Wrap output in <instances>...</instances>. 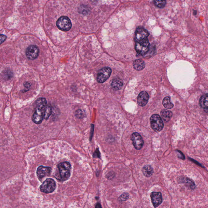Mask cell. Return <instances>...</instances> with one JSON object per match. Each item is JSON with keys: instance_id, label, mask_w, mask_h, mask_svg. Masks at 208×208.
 Returning a JSON list of instances; mask_svg holds the SVG:
<instances>
[{"instance_id": "13", "label": "cell", "mask_w": 208, "mask_h": 208, "mask_svg": "<svg viewBox=\"0 0 208 208\" xmlns=\"http://www.w3.org/2000/svg\"><path fill=\"white\" fill-rule=\"evenodd\" d=\"M149 98V94L146 91L141 92L138 98V103L141 107L145 106L148 103Z\"/></svg>"}, {"instance_id": "26", "label": "cell", "mask_w": 208, "mask_h": 208, "mask_svg": "<svg viewBox=\"0 0 208 208\" xmlns=\"http://www.w3.org/2000/svg\"><path fill=\"white\" fill-rule=\"evenodd\" d=\"M6 39H7L6 36L2 34L0 35V45L4 42L6 40Z\"/></svg>"}, {"instance_id": "8", "label": "cell", "mask_w": 208, "mask_h": 208, "mask_svg": "<svg viewBox=\"0 0 208 208\" xmlns=\"http://www.w3.org/2000/svg\"><path fill=\"white\" fill-rule=\"evenodd\" d=\"M134 147L137 150H140L144 145V140L140 134L138 133H133L130 137Z\"/></svg>"}, {"instance_id": "29", "label": "cell", "mask_w": 208, "mask_h": 208, "mask_svg": "<svg viewBox=\"0 0 208 208\" xmlns=\"http://www.w3.org/2000/svg\"><path fill=\"white\" fill-rule=\"evenodd\" d=\"M95 208H102V207L100 204L97 203L96 205Z\"/></svg>"}, {"instance_id": "27", "label": "cell", "mask_w": 208, "mask_h": 208, "mask_svg": "<svg viewBox=\"0 0 208 208\" xmlns=\"http://www.w3.org/2000/svg\"><path fill=\"white\" fill-rule=\"evenodd\" d=\"M93 157H94L98 158H99L100 157V153L99 151H98V149H97L96 151V152H95Z\"/></svg>"}, {"instance_id": "24", "label": "cell", "mask_w": 208, "mask_h": 208, "mask_svg": "<svg viewBox=\"0 0 208 208\" xmlns=\"http://www.w3.org/2000/svg\"><path fill=\"white\" fill-rule=\"evenodd\" d=\"M129 198V194L128 193H124L119 197V200L121 201H125L128 200Z\"/></svg>"}, {"instance_id": "14", "label": "cell", "mask_w": 208, "mask_h": 208, "mask_svg": "<svg viewBox=\"0 0 208 208\" xmlns=\"http://www.w3.org/2000/svg\"><path fill=\"white\" fill-rule=\"evenodd\" d=\"M161 115L164 121L168 122L170 120L172 116V113L170 111L164 109L161 112Z\"/></svg>"}, {"instance_id": "18", "label": "cell", "mask_w": 208, "mask_h": 208, "mask_svg": "<svg viewBox=\"0 0 208 208\" xmlns=\"http://www.w3.org/2000/svg\"><path fill=\"white\" fill-rule=\"evenodd\" d=\"M143 174L146 177H149L153 175L154 171L153 168L150 165H146L142 169Z\"/></svg>"}, {"instance_id": "4", "label": "cell", "mask_w": 208, "mask_h": 208, "mask_svg": "<svg viewBox=\"0 0 208 208\" xmlns=\"http://www.w3.org/2000/svg\"><path fill=\"white\" fill-rule=\"evenodd\" d=\"M57 26L63 32H68L72 28L71 21L68 17L62 16L57 20Z\"/></svg>"}, {"instance_id": "17", "label": "cell", "mask_w": 208, "mask_h": 208, "mask_svg": "<svg viewBox=\"0 0 208 208\" xmlns=\"http://www.w3.org/2000/svg\"><path fill=\"white\" fill-rule=\"evenodd\" d=\"M133 67L136 70H141L145 66V62L141 59H137L133 62Z\"/></svg>"}, {"instance_id": "21", "label": "cell", "mask_w": 208, "mask_h": 208, "mask_svg": "<svg viewBox=\"0 0 208 208\" xmlns=\"http://www.w3.org/2000/svg\"><path fill=\"white\" fill-rule=\"evenodd\" d=\"M52 112V107L50 104H48L46 107L45 111L44 118L47 119L49 118Z\"/></svg>"}, {"instance_id": "1", "label": "cell", "mask_w": 208, "mask_h": 208, "mask_svg": "<svg viewBox=\"0 0 208 208\" xmlns=\"http://www.w3.org/2000/svg\"><path fill=\"white\" fill-rule=\"evenodd\" d=\"M36 110L32 116V121L36 124H40L44 118L45 111L47 106V100L43 98H39L36 102Z\"/></svg>"}, {"instance_id": "9", "label": "cell", "mask_w": 208, "mask_h": 208, "mask_svg": "<svg viewBox=\"0 0 208 208\" xmlns=\"http://www.w3.org/2000/svg\"><path fill=\"white\" fill-rule=\"evenodd\" d=\"M39 54V49L36 46L31 45L27 48L26 51V56L28 59H36Z\"/></svg>"}, {"instance_id": "10", "label": "cell", "mask_w": 208, "mask_h": 208, "mask_svg": "<svg viewBox=\"0 0 208 208\" xmlns=\"http://www.w3.org/2000/svg\"><path fill=\"white\" fill-rule=\"evenodd\" d=\"M150 198L154 208L158 207L162 203V195L160 192H153L150 194Z\"/></svg>"}, {"instance_id": "12", "label": "cell", "mask_w": 208, "mask_h": 208, "mask_svg": "<svg viewBox=\"0 0 208 208\" xmlns=\"http://www.w3.org/2000/svg\"><path fill=\"white\" fill-rule=\"evenodd\" d=\"M149 35V32L142 27H138L135 32L136 42L146 39Z\"/></svg>"}, {"instance_id": "22", "label": "cell", "mask_w": 208, "mask_h": 208, "mask_svg": "<svg viewBox=\"0 0 208 208\" xmlns=\"http://www.w3.org/2000/svg\"><path fill=\"white\" fill-rule=\"evenodd\" d=\"M2 76L5 79H9L13 77V73L10 70H6L2 72Z\"/></svg>"}, {"instance_id": "7", "label": "cell", "mask_w": 208, "mask_h": 208, "mask_svg": "<svg viewBox=\"0 0 208 208\" xmlns=\"http://www.w3.org/2000/svg\"><path fill=\"white\" fill-rule=\"evenodd\" d=\"M150 43L148 39L136 42L135 49L138 53L144 55L149 51Z\"/></svg>"}, {"instance_id": "5", "label": "cell", "mask_w": 208, "mask_h": 208, "mask_svg": "<svg viewBox=\"0 0 208 208\" xmlns=\"http://www.w3.org/2000/svg\"><path fill=\"white\" fill-rule=\"evenodd\" d=\"M56 187L55 181L52 179H46L40 187V191L45 194L53 192Z\"/></svg>"}, {"instance_id": "6", "label": "cell", "mask_w": 208, "mask_h": 208, "mask_svg": "<svg viewBox=\"0 0 208 208\" xmlns=\"http://www.w3.org/2000/svg\"><path fill=\"white\" fill-rule=\"evenodd\" d=\"M112 73L111 68L109 67H104L100 69L97 74V81L100 83H104L110 77Z\"/></svg>"}, {"instance_id": "2", "label": "cell", "mask_w": 208, "mask_h": 208, "mask_svg": "<svg viewBox=\"0 0 208 208\" xmlns=\"http://www.w3.org/2000/svg\"><path fill=\"white\" fill-rule=\"evenodd\" d=\"M57 167L59 171L61 180L66 181L68 180L70 176L71 166L70 163L67 161L63 162L59 164Z\"/></svg>"}, {"instance_id": "3", "label": "cell", "mask_w": 208, "mask_h": 208, "mask_svg": "<svg viewBox=\"0 0 208 208\" xmlns=\"http://www.w3.org/2000/svg\"><path fill=\"white\" fill-rule=\"evenodd\" d=\"M150 122L152 129L155 131H161L164 128V122L159 115H153L150 118Z\"/></svg>"}, {"instance_id": "23", "label": "cell", "mask_w": 208, "mask_h": 208, "mask_svg": "<svg viewBox=\"0 0 208 208\" xmlns=\"http://www.w3.org/2000/svg\"><path fill=\"white\" fill-rule=\"evenodd\" d=\"M154 5L157 7L159 8H163L166 4V1H154Z\"/></svg>"}, {"instance_id": "25", "label": "cell", "mask_w": 208, "mask_h": 208, "mask_svg": "<svg viewBox=\"0 0 208 208\" xmlns=\"http://www.w3.org/2000/svg\"><path fill=\"white\" fill-rule=\"evenodd\" d=\"M76 116L78 118H81L83 117V113L81 110H77L76 112Z\"/></svg>"}, {"instance_id": "28", "label": "cell", "mask_w": 208, "mask_h": 208, "mask_svg": "<svg viewBox=\"0 0 208 208\" xmlns=\"http://www.w3.org/2000/svg\"><path fill=\"white\" fill-rule=\"evenodd\" d=\"M24 85L25 88H27V89H29L31 86V84L29 82H25L24 84Z\"/></svg>"}, {"instance_id": "11", "label": "cell", "mask_w": 208, "mask_h": 208, "mask_svg": "<svg viewBox=\"0 0 208 208\" xmlns=\"http://www.w3.org/2000/svg\"><path fill=\"white\" fill-rule=\"evenodd\" d=\"M51 172V168L49 167L40 166L37 169V175L40 180L45 177L49 176Z\"/></svg>"}, {"instance_id": "20", "label": "cell", "mask_w": 208, "mask_h": 208, "mask_svg": "<svg viewBox=\"0 0 208 208\" xmlns=\"http://www.w3.org/2000/svg\"><path fill=\"white\" fill-rule=\"evenodd\" d=\"M182 183L185 184L186 186L189 187L190 189H194L195 188V185L194 182L188 178H183L181 179Z\"/></svg>"}, {"instance_id": "16", "label": "cell", "mask_w": 208, "mask_h": 208, "mask_svg": "<svg viewBox=\"0 0 208 208\" xmlns=\"http://www.w3.org/2000/svg\"><path fill=\"white\" fill-rule=\"evenodd\" d=\"M123 85V81L119 78H116L113 80L111 84L112 87L115 90H119L121 89Z\"/></svg>"}, {"instance_id": "19", "label": "cell", "mask_w": 208, "mask_h": 208, "mask_svg": "<svg viewBox=\"0 0 208 208\" xmlns=\"http://www.w3.org/2000/svg\"><path fill=\"white\" fill-rule=\"evenodd\" d=\"M163 104L165 108L168 109H171L174 107V104L171 101L170 97L168 96L165 97L163 100Z\"/></svg>"}, {"instance_id": "15", "label": "cell", "mask_w": 208, "mask_h": 208, "mask_svg": "<svg viewBox=\"0 0 208 208\" xmlns=\"http://www.w3.org/2000/svg\"><path fill=\"white\" fill-rule=\"evenodd\" d=\"M200 104L201 108H203L204 111L206 113H207L208 106L207 94L202 96L200 100Z\"/></svg>"}]
</instances>
